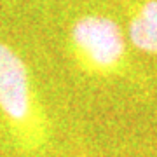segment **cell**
<instances>
[{"label": "cell", "instance_id": "obj_2", "mask_svg": "<svg viewBox=\"0 0 157 157\" xmlns=\"http://www.w3.org/2000/svg\"><path fill=\"white\" fill-rule=\"evenodd\" d=\"M0 112L21 136H26L32 145H39L44 124L35 103L28 65L4 40H0Z\"/></svg>", "mask_w": 157, "mask_h": 157}, {"label": "cell", "instance_id": "obj_3", "mask_svg": "<svg viewBox=\"0 0 157 157\" xmlns=\"http://www.w3.org/2000/svg\"><path fill=\"white\" fill-rule=\"evenodd\" d=\"M126 37L136 51L157 56V0H138L131 6Z\"/></svg>", "mask_w": 157, "mask_h": 157}, {"label": "cell", "instance_id": "obj_1", "mask_svg": "<svg viewBox=\"0 0 157 157\" xmlns=\"http://www.w3.org/2000/svg\"><path fill=\"white\" fill-rule=\"evenodd\" d=\"M68 45L75 65L93 77H113L128 65L126 30L105 14L78 16L70 26Z\"/></svg>", "mask_w": 157, "mask_h": 157}]
</instances>
